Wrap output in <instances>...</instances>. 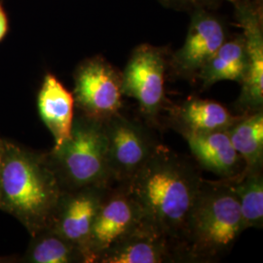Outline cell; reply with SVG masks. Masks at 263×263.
Listing matches in <instances>:
<instances>
[{"instance_id": "obj_1", "label": "cell", "mask_w": 263, "mask_h": 263, "mask_svg": "<svg viewBox=\"0 0 263 263\" xmlns=\"http://www.w3.org/2000/svg\"><path fill=\"white\" fill-rule=\"evenodd\" d=\"M202 181L200 169L191 160L160 144L123 185L140 209L141 222L181 249L188 213Z\"/></svg>"}, {"instance_id": "obj_2", "label": "cell", "mask_w": 263, "mask_h": 263, "mask_svg": "<svg viewBox=\"0 0 263 263\" xmlns=\"http://www.w3.org/2000/svg\"><path fill=\"white\" fill-rule=\"evenodd\" d=\"M64 190L47 153L3 140L0 149V210L16 217L30 236L48 228Z\"/></svg>"}, {"instance_id": "obj_3", "label": "cell", "mask_w": 263, "mask_h": 263, "mask_svg": "<svg viewBox=\"0 0 263 263\" xmlns=\"http://www.w3.org/2000/svg\"><path fill=\"white\" fill-rule=\"evenodd\" d=\"M244 230L239 201L228 181L203 179L181 237L186 262L219 260Z\"/></svg>"}, {"instance_id": "obj_4", "label": "cell", "mask_w": 263, "mask_h": 263, "mask_svg": "<svg viewBox=\"0 0 263 263\" xmlns=\"http://www.w3.org/2000/svg\"><path fill=\"white\" fill-rule=\"evenodd\" d=\"M47 157L64 191L113 185L103 121L77 111L70 136Z\"/></svg>"}, {"instance_id": "obj_5", "label": "cell", "mask_w": 263, "mask_h": 263, "mask_svg": "<svg viewBox=\"0 0 263 263\" xmlns=\"http://www.w3.org/2000/svg\"><path fill=\"white\" fill-rule=\"evenodd\" d=\"M107 157L114 184L126 183L159 147L149 125L131 119L122 113L104 121Z\"/></svg>"}, {"instance_id": "obj_6", "label": "cell", "mask_w": 263, "mask_h": 263, "mask_svg": "<svg viewBox=\"0 0 263 263\" xmlns=\"http://www.w3.org/2000/svg\"><path fill=\"white\" fill-rule=\"evenodd\" d=\"M76 111L100 121L119 112L122 106V72L104 58L82 61L74 70Z\"/></svg>"}, {"instance_id": "obj_7", "label": "cell", "mask_w": 263, "mask_h": 263, "mask_svg": "<svg viewBox=\"0 0 263 263\" xmlns=\"http://www.w3.org/2000/svg\"><path fill=\"white\" fill-rule=\"evenodd\" d=\"M165 53L143 44L136 48L122 72L123 96L135 99L146 124L157 125L165 105Z\"/></svg>"}, {"instance_id": "obj_8", "label": "cell", "mask_w": 263, "mask_h": 263, "mask_svg": "<svg viewBox=\"0 0 263 263\" xmlns=\"http://www.w3.org/2000/svg\"><path fill=\"white\" fill-rule=\"evenodd\" d=\"M141 222L140 209L123 184L107 189L95 217L86 247L87 263H96L99 255Z\"/></svg>"}, {"instance_id": "obj_9", "label": "cell", "mask_w": 263, "mask_h": 263, "mask_svg": "<svg viewBox=\"0 0 263 263\" xmlns=\"http://www.w3.org/2000/svg\"><path fill=\"white\" fill-rule=\"evenodd\" d=\"M236 18L244 31L248 64L241 82L242 91L236 102L240 114L263 110V32L261 17L252 4L233 0Z\"/></svg>"}, {"instance_id": "obj_10", "label": "cell", "mask_w": 263, "mask_h": 263, "mask_svg": "<svg viewBox=\"0 0 263 263\" xmlns=\"http://www.w3.org/2000/svg\"><path fill=\"white\" fill-rule=\"evenodd\" d=\"M110 186L95 185L64 191L49 226L77 246L85 257L86 247L95 217L107 189Z\"/></svg>"}, {"instance_id": "obj_11", "label": "cell", "mask_w": 263, "mask_h": 263, "mask_svg": "<svg viewBox=\"0 0 263 263\" xmlns=\"http://www.w3.org/2000/svg\"><path fill=\"white\" fill-rule=\"evenodd\" d=\"M175 262H186L179 245L142 222L96 260V263Z\"/></svg>"}, {"instance_id": "obj_12", "label": "cell", "mask_w": 263, "mask_h": 263, "mask_svg": "<svg viewBox=\"0 0 263 263\" xmlns=\"http://www.w3.org/2000/svg\"><path fill=\"white\" fill-rule=\"evenodd\" d=\"M224 41L222 24L216 17L199 11L192 18L183 46L172 57L173 71L184 78L197 76Z\"/></svg>"}, {"instance_id": "obj_13", "label": "cell", "mask_w": 263, "mask_h": 263, "mask_svg": "<svg viewBox=\"0 0 263 263\" xmlns=\"http://www.w3.org/2000/svg\"><path fill=\"white\" fill-rule=\"evenodd\" d=\"M199 168L221 179H231L245 169L244 161L233 147L227 130L183 136Z\"/></svg>"}, {"instance_id": "obj_14", "label": "cell", "mask_w": 263, "mask_h": 263, "mask_svg": "<svg viewBox=\"0 0 263 263\" xmlns=\"http://www.w3.org/2000/svg\"><path fill=\"white\" fill-rule=\"evenodd\" d=\"M170 124L182 137L228 130L241 117L215 101L190 98L170 109Z\"/></svg>"}, {"instance_id": "obj_15", "label": "cell", "mask_w": 263, "mask_h": 263, "mask_svg": "<svg viewBox=\"0 0 263 263\" xmlns=\"http://www.w3.org/2000/svg\"><path fill=\"white\" fill-rule=\"evenodd\" d=\"M38 112L59 147L68 139L74 119V98L52 73H46L37 95Z\"/></svg>"}, {"instance_id": "obj_16", "label": "cell", "mask_w": 263, "mask_h": 263, "mask_svg": "<svg viewBox=\"0 0 263 263\" xmlns=\"http://www.w3.org/2000/svg\"><path fill=\"white\" fill-rule=\"evenodd\" d=\"M248 56L243 36L224 41L206 65L201 68L197 77L206 89L216 82L230 80L241 83L247 69Z\"/></svg>"}, {"instance_id": "obj_17", "label": "cell", "mask_w": 263, "mask_h": 263, "mask_svg": "<svg viewBox=\"0 0 263 263\" xmlns=\"http://www.w3.org/2000/svg\"><path fill=\"white\" fill-rule=\"evenodd\" d=\"M235 151L244 161L245 170L263 169V110L241 117L228 130Z\"/></svg>"}, {"instance_id": "obj_18", "label": "cell", "mask_w": 263, "mask_h": 263, "mask_svg": "<svg viewBox=\"0 0 263 263\" xmlns=\"http://www.w3.org/2000/svg\"><path fill=\"white\" fill-rule=\"evenodd\" d=\"M28 263H86L82 251L48 227L31 236V241L23 257Z\"/></svg>"}, {"instance_id": "obj_19", "label": "cell", "mask_w": 263, "mask_h": 263, "mask_svg": "<svg viewBox=\"0 0 263 263\" xmlns=\"http://www.w3.org/2000/svg\"><path fill=\"white\" fill-rule=\"evenodd\" d=\"M228 181L239 201L245 229L262 228L263 173L262 171L245 170Z\"/></svg>"}, {"instance_id": "obj_20", "label": "cell", "mask_w": 263, "mask_h": 263, "mask_svg": "<svg viewBox=\"0 0 263 263\" xmlns=\"http://www.w3.org/2000/svg\"><path fill=\"white\" fill-rule=\"evenodd\" d=\"M9 29V17L3 6V2L0 1V42L7 36Z\"/></svg>"}, {"instance_id": "obj_21", "label": "cell", "mask_w": 263, "mask_h": 263, "mask_svg": "<svg viewBox=\"0 0 263 263\" xmlns=\"http://www.w3.org/2000/svg\"><path fill=\"white\" fill-rule=\"evenodd\" d=\"M172 2L176 3H198V2H204L207 0H170Z\"/></svg>"}, {"instance_id": "obj_22", "label": "cell", "mask_w": 263, "mask_h": 263, "mask_svg": "<svg viewBox=\"0 0 263 263\" xmlns=\"http://www.w3.org/2000/svg\"><path fill=\"white\" fill-rule=\"evenodd\" d=\"M2 143H3V139L0 137V149H1V146H2Z\"/></svg>"}]
</instances>
